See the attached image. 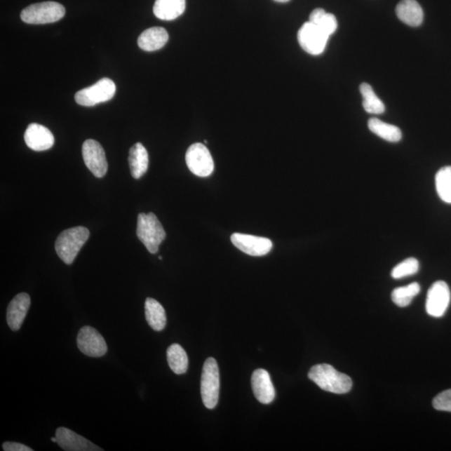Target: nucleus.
<instances>
[{
    "label": "nucleus",
    "instance_id": "obj_1",
    "mask_svg": "<svg viewBox=\"0 0 451 451\" xmlns=\"http://www.w3.org/2000/svg\"><path fill=\"white\" fill-rule=\"evenodd\" d=\"M309 378L323 391L339 395L349 392L353 386L352 379L347 375L340 373L327 363L311 368Z\"/></svg>",
    "mask_w": 451,
    "mask_h": 451
},
{
    "label": "nucleus",
    "instance_id": "obj_2",
    "mask_svg": "<svg viewBox=\"0 0 451 451\" xmlns=\"http://www.w3.org/2000/svg\"><path fill=\"white\" fill-rule=\"evenodd\" d=\"M90 236L85 227H72L61 233L55 242V251L65 264L71 265Z\"/></svg>",
    "mask_w": 451,
    "mask_h": 451
},
{
    "label": "nucleus",
    "instance_id": "obj_3",
    "mask_svg": "<svg viewBox=\"0 0 451 451\" xmlns=\"http://www.w3.org/2000/svg\"><path fill=\"white\" fill-rule=\"evenodd\" d=\"M137 235L149 253L155 254L166 238V231L154 213H140Z\"/></svg>",
    "mask_w": 451,
    "mask_h": 451
},
{
    "label": "nucleus",
    "instance_id": "obj_4",
    "mask_svg": "<svg viewBox=\"0 0 451 451\" xmlns=\"http://www.w3.org/2000/svg\"><path fill=\"white\" fill-rule=\"evenodd\" d=\"M65 8L57 2H42L32 4L22 11L21 20L26 24L45 25L55 23L62 19Z\"/></svg>",
    "mask_w": 451,
    "mask_h": 451
},
{
    "label": "nucleus",
    "instance_id": "obj_5",
    "mask_svg": "<svg viewBox=\"0 0 451 451\" xmlns=\"http://www.w3.org/2000/svg\"><path fill=\"white\" fill-rule=\"evenodd\" d=\"M220 375L215 358L205 361L201 379V395L206 408L213 410L218 403Z\"/></svg>",
    "mask_w": 451,
    "mask_h": 451
},
{
    "label": "nucleus",
    "instance_id": "obj_6",
    "mask_svg": "<svg viewBox=\"0 0 451 451\" xmlns=\"http://www.w3.org/2000/svg\"><path fill=\"white\" fill-rule=\"evenodd\" d=\"M116 91L115 82L111 79L103 78L95 84L78 91L74 99L83 107H94L95 105L111 100Z\"/></svg>",
    "mask_w": 451,
    "mask_h": 451
},
{
    "label": "nucleus",
    "instance_id": "obj_7",
    "mask_svg": "<svg viewBox=\"0 0 451 451\" xmlns=\"http://www.w3.org/2000/svg\"><path fill=\"white\" fill-rule=\"evenodd\" d=\"M330 36L318 25L306 22L297 33V41L304 51L312 55H318L325 51Z\"/></svg>",
    "mask_w": 451,
    "mask_h": 451
},
{
    "label": "nucleus",
    "instance_id": "obj_8",
    "mask_svg": "<svg viewBox=\"0 0 451 451\" xmlns=\"http://www.w3.org/2000/svg\"><path fill=\"white\" fill-rule=\"evenodd\" d=\"M186 163L191 172L200 177H209L214 170L211 153L201 143H195L188 148Z\"/></svg>",
    "mask_w": 451,
    "mask_h": 451
},
{
    "label": "nucleus",
    "instance_id": "obj_9",
    "mask_svg": "<svg viewBox=\"0 0 451 451\" xmlns=\"http://www.w3.org/2000/svg\"><path fill=\"white\" fill-rule=\"evenodd\" d=\"M82 155L87 168L95 177L106 176L108 163L102 144L95 140H86L82 146Z\"/></svg>",
    "mask_w": 451,
    "mask_h": 451
},
{
    "label": "nucleus",
    "instance_id": "obj_10",
    "mask_svg": "<svg viewBox=\"0 0 451 451\" xmlns=\"http://www.w3.org/2000/svg\"><path fill=\"white\" fill-rule=\"evenodd\" d=\"M77 345L81 353L90 357H102L107 352L106 340L90 326L83 327L79 331Z\"/></svg>",
    "mask_w": 451,
    "mask_h": 451
},
{
    "label": "nucleus",
    "instance_id": "obj_11",
    "mask_svg": "<svg viewBox=\"0 0 451 451\" xmlns=\"http://www.w3.org/2000/svg\"><path fill=\"white\" fill-rule=\"evenodd\" d=\"M450 303V290L448 284L437 281L427 293L426 312L432 317L440 318L445 314Z\"/></svg>",
    "mask_w": 451,
    "mask_h": 451
},
{
    "label": "nucleus",
    "instance_id": "obj_12",
    "mask_svg": "<svg viewBox=\"0 0 451 451\" xmlns=\"http://www.w3.org/2000/svg\"><path fill=\"white\" fill-rule=\"evenodd\" d=\"M231 241L239 250L254 257L267 255L273 248L271 241L262 236L234 234L231 235Z\"/></svg>",
    "mask_w": 451,
    "mask_h": 451
},
{
    "label": "nucleus",
    "instance_id": "obj_13",
    "mask_svg": "<svg viewBox=\"0 0 451 451\" xmlns=\"http://www.w3.org/2000/svg\"><path fill=\"white\" fill-rule=\"evenodd\" d=\"M57 443L61 449L67 451H102L103 449L92 443L86 438L78 435L65 427L57 429L55 432Z\"/></svg>",
    "mask_w": 451,
    "mask_h": 451
},
{
    "label": "nucleus",
    "instance_id": "obj_14",
    "mask_svg": "<svg viewBox=\"0 0 451 451\" xmlns=\"http://www.w3.org/2000/svg\"><path fill=\"white\" fill-rule=\"evenodd\" d=\"M25 142L32 150L43 152L54 146L55 137L47 127L32 123L25 130Z\"/></svg>",
    "mask_w": 451,
    "mask_h": 451
},
{
    "label": "nucleus",
    "instance_id": "obj_15",
    "mask_svg": "<svg viewBox=\"0 0 451 451\" xmlns=\"http://www.w3.org/2000/svg\"><path fill=\"white\" fill-rule=\"evenodd\" d=\"M32 304L28 293L21 292L11 302L7 309V323L13 331H18L23 325Z\"/></svg>",
    "mask_w": 451,
    "mask_h": 451
},
{
    "label": "nucleus",
    "instance_id": "obj_16",
    "mask_svg": "<svg viewBox=\"0 0 451 451\" xmlns=\"http://www.w3.org/2000/svg\"><path fill=\"white\" fill-rule=\"evenodd\" d=\"M252 387L257 400L262 404L269 405L273 402L276 393L268 371L258 369L253 372Z\"/></svg>",
    "mask_w": 451,
    "mask_h": 451
},
{
    "label": "nucleus",
    "instance_id": "obj_17",
    "mask_svg": "<svg viewBox=\"0 0 451 451\" xmlns=\"http://www.w3.org/2000/svg\"><path fill=\"white\" fill-rule=\"evenodd\" d=\"M398 18L411 27H418L422 24L424 12L416 0H401L396 7Z\"/></svg>",
    "mask_w": 451,
    "mask_h": 451
},
{
    "label": "nucleus",
    "instance_id": "obj_18",
    "mask_svg": "<svg viewBox=\"0 0 451 451\" xmlns=\"http://www.w3.org/2000/svg\"><path fill=\"white\" fill-rule=\"evenodd\" d=\"M169 39L164 28L152 27L144 30L138 38V46L144 51H156L166 46Z\"/></svg>",
    "mask_w": 451,
    "mask_h": 451
},
{
    "label": "nucleus",
    "instance_id": "obj_19",
    "mask_svg": "<svg viewBox=\"0 0 451 451\" xmlns=\"http://www.w3.org/2000/svg\"><path fill=\"white\" fill-rule=\"evenodd\" d=\"M186 10V0H156L153 13L161 20H173Z\"/></svg>",
    "mask_w": 451,
    "mask_h": 451
},
{
    "label": "nucleus",
    "instance_id": "obj_20",
    "mask_svg": "<svg viewBox=\"0 0 451 451\" xmlns=\"http://www.w3.org/2000/svg\"><path fill=\"white\" fill-rule=\"evenodd\" d=\"M129 165L131 176L135 179L141 178L146 174L149 166V156L147 149L142 143L135 144L130 149Z\"/></svg>",
    "mask_w": 451,
    "mask_h": 451
},
{
    "label": "nucleus",
    "instance_id": "obj_21",
    "mask_svg": "<svg viewBox=\"0 0 451 451\" xmlns=\"http://www.w3.org/2000/svg\"><path fill=\"white\" fill-rule=\"evenodd\" d=\"M144 312L149 326L155 331L163 330L166 325L165 309L159 301L148 297L144 303Z\"/></svg>",
    "mask_w": 451,
    "mask_h": 451
},
{
    "label": "nucleus",
    "instance_id": "obj_22",
    "mask_svg": "<svg viewBox=\"0 0 451 451\" xmlns=\"http://www.w3.org/2000/svg\"><path fill=\"white\" fill-rule=\"evenodd\" d=\"M368 126L372 133L389 142H398L402 138V133L398 127L385 123L378 118H371Z\"/></svg>",
    "mask_w": 451,
    "mask_h": 451
},
{
    "label": "nucleus",
    "instance_id": "obj_23",
    "mask_svg": "<svg viewBox=\"0 0 451 451\" xmlns=\"http://www.w3.org/2000/svg\"><path fill=\"white\" fill-rule=\"evenodd\" d=\"M166 358L170 370L175 374H185L188 369L187 354L180 344H173L166 351Z\"/></svg>",
    "mask_w": 451,
    "mask_h": 451
},
{
    "label": "nucleus",
    "instance_id": "obj_24",
    "mask_svg": "<svg viewBox=\"0 0 451 451\" xmlns=\"http://www.w3.org/2000/svg\"><path fill=\"white\" fill-rule=\"evenodd\" d=\"M360 89L363 98V107L366 112L375 114V115H379V114L384 112L385 107L382 100L379 99L370 85L363 83Z\"/></svg>",
    "mask_w": 451,
    "mask_h": 451
},
{
    "label": "nucleus",
    "instance_id": "obj_25",
    "mask_svg": "<svg viewBox=\"0 0 451 451\" xmlns=\"http://www.w3.org/2000/svg\"><path fill=\"white\" fill-rule=\"evenodd\" d=\"M436 186L440 198L451 204V166H445L438 170L436 176Z\"/></svg>",
    "mask_w": 451,
    "mask_h": 451
},
{
    "label": "nucleus",
    "instance_id": "obj_26",
    "mask_svg": "<svg viewBox=\"0 0 451 451\" xmlns=\"http://www.w3.org/2000/svg\"><path fill=\"white\" fill-rule=\"evenodd\" d=\"M420 292L418 283H413L405 287L397 288L392 292V300L398 307H407Z\"/></svg>",
    "mask_w": 451,
    "mask_h": 451
},
{
    "label": "nucleus",
    "instance_id": "obj_27",
    "mask_svg": "<svg viewBox=\"0 0 451 451\" xmlns=\"http://www.w3.org/2000/svg\"><path fill=\"white\" fill-rule=\"evenodd\" d=\"M419 264L414 257L407 258L400 262L391 271L393 278L400 279L418 273Z\"/></svg>",
    "mask_w": 451,
    "mask_h": 451
},
{
    "label": "nucleus",
    "instance_id": "obj_28",
    "mask_svg": "<svg viewBox=\"0 0 451 451\" xmlns=\"http://www.w3.org/2000/svg\"><path fill=\"white\" fill-rule=\"evenodd\" d=\"M316 25H318L327 36H330L331 34L336 32L337 28H338V21H337L334 15L326 13Z\"/></svg>",
    "mask_w": 451,
    "mask_h": 451
},
{
    "label": "nucleus",
    "instance_id": "obj_29",
    "mask_svg": "<svg viewBox=\"0 0 451 451\" xmlns=\"http://www.w3.org/2000/svg\"><path fill=\"white\" fill-rule=\"evenodd\" d=\"M433 406L437 410L451 412V389L439 393L433 398Z\"/></svg>",
    "mask_w": 451,
    "mask_h": 451
},
{
    "label": "nucleus",
    "instance_id": "obj_30",
    "mask_svg": "<svg viewBox=\"0 0 451 451\" xmlns=\"http://www.w3.org/2000/svg\"><path fill=\"white\" fill-rule=\"evenodd\" d=\"M4 451H33V449L17 442H4L3 444Z\"/></svg>",
    "mask_w": 451,
    "mask_h": 451
},
{
    "label": "nucleus",
    "instance_id": "obj_31",
    "mask_svg": "<svg viewBox=\"0 0 451 451\" xmlns=\"http://www.w3.org/2000/svg\"><path fill=\"white\" fill-rule=\"evenodd\" d=\"M326 11L323 10V8H316L312 13H311L309 16V22L314 25H318L319 20L323 18V16L326 14Z\"/></svg>",
    "mask_w": 451,
    "mask_h": 451
},
{
    "label": "nucleus",
    "instance_id": "obj_32",
    "mask_svg": "<svg viewBox=\"0 0 451 451\" xmlns=\"http://www.w3.org/2000/svg\"><path fill=\"white\" fill-rule=\"evenodd\" d=\"M274 1L279 3H287L288 1H290V0H274Z\"/></svg>",
    "mask_w": 451,
    "mask_h": 451
},
{
    "label": "nucleus",
    "instance_id": "obj_33",
    "mask_svg": "<svg viewBox=\"0 0 451 451\" xmlns=\"http://www.w3.org/2000/svg\"><path fill=\"white\" fill-rule=\"evenodd\" d=\"M51 440L55 442H55H57V438L56 437L51 438Z\"/></svg>",
    "mask_w": 451,
    "mask_h": 451
},
{
    "label": "nucleus",
    "instance_id": "obj_34",
    "mask_svg": "<svg viewBox=\"0 0 451 451\" xmlns=\"http://www.w3.org/2000/svg\"><path fill=\"white\" fill-rule=\"evenodd\" d=\"M159 260H163V257L160 256V257H159Z\"/></svg>",
    "mask_w": 451,
    "mask_h": 451
}]
</instances>
